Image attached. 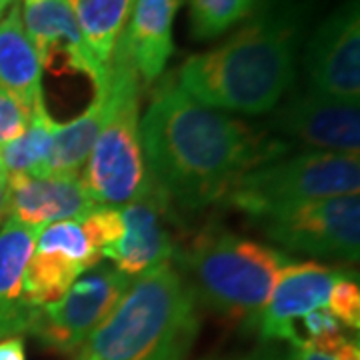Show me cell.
Here are the masks:
<instances>
[{
	"mask_svg": "<svg viewBox=\"0 0 360 360\" xmlns=\"http://www.w3.org/2000/svg\"><path fill=\"white\" fill-rule=\"evenodd\" d=\"M141 141L155 186L184 210L222 202L243 174L290 150L266 130L196 103L172 77L156 86Z\"/></svg>",
	"mask_w": 360,
	"mask_h": 360,
	"instance_id": "obj_1",
	"label": "cell"
},
{
	"mask_svg": "<svg viewBox=\"0 0 360 360\" xmlns=\"http://www.w3.org/2000/svg\"><path fill=\"white\" fill-rule=\"evenodd\" d=\"M300 39V8L288 0H266L220 46L186 58L179 86L208 108L266 115L295 82Z\"/></svg>",
	"mask_w": 360,
	"mask_h": 360,
	"instance_id": "obj_2",
	"label": "cell"
},
{
	"mask_svg": "<svg viewBox=\"0 0 360 360\" xmlns=\"http://www.w3.org/2000/svg\"><path fill=\"white\" fill-rule=\"evenodd\" d=\"M198 333L196 298L170 262L136 276L75 360H184Z\"/></svg>",
	"mask_w": 360,
	"mask_h": 360,
	"instance_id": "obj_3",
	"label": "cell"
},
{
	"mask_svg": "<svg viewBox=\"0 0 360 360\" xmlns=\"http://www.w3.org/2000/svg\"><path fill=\"white\" fill-rule=\"evenodd\" d=\"M180 276L196 302L222 316L252 322L264 309L290 257L220 226H208L174 250Z\"/></svg>",
	"mask_w": 360,
	"mask_h": 360,
	"instance_id": "obj_4",
	"label": "cell"
},
{
	"mask_svg": "<svg viewBox=\"0 0 360 360\" xmlns=\"http://www.w3.org/2000/svg\"><path fill=\"white\" fill-rule=\"evenodd\" d=\"M106 86L110 112L90 150L82 184L98 206H127L155 188L141 141L142 82L116 44Z\"/></svg>",
	"mask_w": 360,
	"mask_h": 360,
	"instance_id": "obj_5",
	"label": "cell"
},
{
	"mask_svg": "<svg viewBox=\"0 0 360 360\" xmlns=\"http://www.w3.org/2000/svg\"><path fill=\"white\" fill-rule=\"evenodd\" d=\"M359 191V155L309 150L290 158L281 156L243 174L222 202L252 219L274 206L348 196Z\"/></svg>",
	"mask_w": 360,
	"mask_h": 360,
	"instance_id": "obj_6",
	"label": "cell"
},
{
	"mask_svg": "<svg viewBox=\"0 0 360 360\" xmlns=\"http://www.w3.org/2000/svg\"><path fill=\"white\" fill-rule=\"evenodd\" d=\"M252 220L269 240L292 252L359 262V194L274 206Z\"/></svg>",
	"mask_w": 360,
	"mask_h": 360,
	"instance_id": "obj_7",
	"label": "cell"
},
{
	"mask_svg": "<svg viewBox=\"0 0 360 360\" xmlns=\"http://www.w3.org/2000/svg\"><path fill=\"white\" fill-rule=\"evenodd\" d=\"M132 278L112 266H94L63 298L40 309L30 335L60 354H75L86 336L108 316Z\"/></svg>",
	"mask_w": 360,
	"mask_h": 360,
	"instance_id": "obj_8",
	"label": "cell"
},
{
	"mask_svg": "<svg viewBox=\"0 0 360 360\" xmlns=\"http://www.w3.org/2000/svg\"><path fill=\"white\" fill-rule=\"evenodd\" d=\"M314 94L359 103L360 11L359 0H345L314 30L302 56Z\"/></svg>",
	"mask_w": 360,
	"mask_h": 360,
	"instance_id": "obj_9",
	"label": "cell"
},
{
	"mask_svg": "<svg viewBox=\"0 0 360 360\" xmlns=\"http://www.w3.org/2000/svg\"><path fill=\"white\" fill-rule=\"evenodd\" d=\"M266 132L286 142L290 148L302 144L321 153L359 155V103L338 101L314 92L298 94L272 115Z\"/></svg>",
	"mask_w": 360,
	"mask_h": 360,
	"instance_id": "obj_10",
	"label": "cell"
},
{
	"mask_svg": "<svg viewBox=\"0 0 360 360\" xmlns=\"http://www.w3.org/2000/svg\"><path fill=\"white\" fill-rule=\"evenodd\" d=\"M101 252L92 246L80 220H63L42 229L28 260L22 292L34 309H44L66 295L80 274L94 269Z\"/></svg>",
	"mask_w": 360,
	"mask_h": 360,
	"instance_id": "obj_11",
	"label": "cell"
},
{
	"mask_svg": "<svg viewBox=\"0 0 360 360\" xmlns=\"http://www.w3.org/2000/svg\"><path fill=\"white\" fill-rule=\"evenodd\" d=\"M347 272L316 260L288 262L281 270L264 309L250 324H255L262 340H288L298 347L302 336L296 333V321L312 310L326 309L333 286Z\"/></svg>",
	"mask_w": 360,
	"mask_h": 360,
	"instance_id": "obj_12",
	"label": "cell"
},
{
	"mask_svg": "<svg viewBox=\"0 0 360 360\" xmlns=\"http://www.w3.org/2000/svg\"><path fill=\"white\" fill-rule=\"evenodd\" d=\"M20 16L42 68L60 60L65 70L89 78L94 90L106 82L108 70L92 60L66 0H22Z\"/></svg>",
	"mask_w": 360,
	"mask_h": 360,
	"instance_id": "obj_13",
	"label": "cell"
},
{
	"mask_svg": "<svg viewBox=\"0 0 360 360\" xmlns=\"http://www.w3.org/2000/svg\"><path fill=\"white\" fill-rule=\"evenodd\" d=\"M168 200L153 188L139 200L120 208L122 236L103 257L115 262V269L136 278L174 257V240L165 224Z\"/></svg>",
	"mask_w": 360,
	"mask_h": 360,
	"instance_id": "obj_14",
	"label": "cell"
},
{
	"mask_svg": "<svg viewBox=\"0 0 360 360\" xmlns=\"http://www.w3.org/2000/svg\"><path fill=\"white\" fill-rule=\"evenodd\" d=\"M6 186L8 219L32 229L63 220H82L98 208L78 179L14 174L6 179Z\"/></svg>",
	"mask_w": 360,
	"mask_h": 360,
	"instance_id": "obj_15",
	"label": "cell"
},
{
	"mask_svg": "<svg viewBox=\"0 0 360 360\" xmlns=\"http://www.w3.org/2000/svg\"><path fill=\"white\" fill-rule=\"evenodd\" d=\"M40 231L14 219H6L0 226V340L30 335L39 316L40 309L25 298L22 283Z\"/></svg>",
	"mask_w": 360,
	"mask_h": 360,
	"instance_id": "obj_16",
	"label": "cell"
},
{
	"mask_svg": "<svg viewBox=\"0 0 360 360\" xmlns=\"http://www.w3.org/2000/svg\"><path fill=\"white\" fill-rule=\"evenodd\" d=\"M182 0H134L118 46L127 52L142 84L162 77L174 52L172 25Z\"/></svg>",
	"mask_w": 360,
	"mask_h": 360,
	"instance_id": "obj_17",
	"label": "cell"
},
{
	"mask_svg": "<svg viewBox=\"0 0 360 360\" xmlns=\"http://www.w3.org/2000/svg\"><path fill=\"white\" fill-rule=\"evenodd\" d=\"M0 90L20 101L32 115L44 106L42 65L26 37L18 2L0 18Z\"/></svg>",
	"mask_w": 360,
	"mask_h": 360,
	"instance_id": "obj_18",
	"label": "cell"
},
{
	"mask_svg": "<svg viewBox=\"0 0 360 360\" xmlns=\"http://www.w3.org/2000/svg\"><path fill=\"white\" fill-rule=\"evenodd\" d=\"M108 112H110V92L104 82L101 89L94 90L92 103L84 108L82 115L65 124L56 122L44 176L78 179L108 118Z\"/></svg>",
	"mask_w": 360,
	"mask_h": 360,
	"instance_id": "obj_19",
	"label": "cell"
},
{
	"mask_svg": "<svg viewBox=\"0 0 360 360\" xmlns=\"http://www.w3.org/2000/svg\"><path fill=\"white\" fill-rule=\"evenodd\" d=\"M96 65L108 70L134 0H66Z\"/></svg>",
	"mask_w": 360,
	"mask_h": 360,
	"instance_id": "obj_20",
	"label": "cell"
},
{
	"mask_svg": "<svg viewBox=\"0 0 360 360\" xmlns=\"http://www.w3.org/2000/svg\"><path fill=\"white\" fill-rule=\"evenodd\" d=\"M56 120L49 115L46 104L34 110L32 122L22 136L2 146L0 155L6 168V174H28V176H44L46 160L51 155L52 139H54Z\"/></svg>",
	"mask_w": 360,
	"mask_h": 360,
	"instance_id": "obj_21",
	"label": "cell"
},
{
	"mask_svg": "<svg viewBox=\"0 0 360 360\" xmlns=\"http://www.w3.org/2000/svg\"><path fill=\"white\" fill-rule=\"evenodd\" d=\"M260 0H191V34L212 40L252 16Z\"/></svg>",
	"mask_w": 360,
	"mask_h": 360,
	"instance_id": "obj_22",
	"label": "cell"
},
{
	"mask_svg": "<svg viewBox=\"0 0 360 360\" xmlns=\"http://www.w3.org/2000/svg\"><path fill=\"white\" fill-rule=\"evenodd\" d=\"M300 321H302L304 330H307V338H302L304 345L319 350V352L335 354L347 340H350L345 326L336 321L326 309L312 310L309 314H304Z\"/></svg>",
	"mask_w": 360,
	"mask_h": 360,
	"instance_id": "obj_23",
	"label": "cell"
},
{
	"mask_svg": "<svg viewBox=\"0 0 360 360\" xmlns=\"http://www.w3.org/2000/svg\"><path fill=\"white\" fill-rule=\"evenodd\" d=\"M328 312L348 330L360 328V286L352 272H347L333 286L328 296Z\"/></svg>",
	"mask_w": 360,
	"mask_h": 360,
	"instance_id": "obj_24",
	"label": "cell"
},
{
	"mask_svg": "<svg viewBox=\"0 0 360 360\" xmlns=\"http://www.w3.org/2000/svg\"><path fill=\"white\" fill-rule=\"evenodd\" d=\"M80 224L101 257L122 236V214L120 208L115 206H98L86 219L80 220Z\"/></svg>",
	"mask_w": 360,
	"mask_h": 360,
	"instance_id": "obj_25",
	"label": "cell"
},
{
	"mask_svg": "<svg viewBox=\"0 0 360 360\" xmlns=\"http://www.w3.org/2000/svg\"><path fill=\"white\" fill-rule=\"evenodd\" d=\"M32 122V112L20 101L0 90V146L22 136Z\"/></svg>",
	"mask_w": 360,
	"mask_h": 360,
	"instance_id": "obj_26",
	"label": "cell"
},
{
	"mask_svg": "<svg viewBox=\"0 0 360 360\" xmlns=\"http://www.w3.org/2000/svg\"><path fill=\"white\" fill-rule=\"evenodd\" d=\"M0 360H26V345L22 336H8L0 340Z\"/></svg>",
	"mask_w": 360,
	"mask_h": 360,
	"instance_id": "obj_27",
	"label": "cell"
},
{
	"mask_svg": "<svg viewBox=\"0 0 360 360\" xmlns=\"http://www.w3.org/2000/svg\"><path fill=\"white\" fill-rule=\"evenodd\" d=\"M283 360H333V354H324V352H319L314 348H310L304 345V340L295 347Z\"/></svg>",
	"mask_w": 360,
	"mask_h": 360,
	"instance_id": "obj_28",
	"label": "cell"
},
{
	"mask_svg": "<svg viewBox=\"0 0 360 360\" xmlns=\"http://www.w3.org/2000/svg\"><path fill=\"white\" fill-rule=\"evenodd\" d=\"M333 360H360V347L359 340H347L342 347L333 354Z\"/></svg>",
	"mask_w": 360,
	"mask_h": 360,
	"instance_id": "obj_29",
	"label": "cell"
},
{
	"mask_svg": "<svg viewBox=\"0 0 360 360\" xmlns=\"http://www.w3.org/2000/svg\"><path fill=\"white\" fill-rule=\"evenodd\" d=\"M8 214V186L6 182H0V222Z\"/></svg>",
	"mask_w": 360,
	"mask_h": 360,
	"instance_id": "obj_30",
	"label": "cell"
},
{
	"mask_svg": "<svg viewBox=\"0 0 360 360\" xmlns=\"http://www.w3.org/2000/svg\"><path fill=\"white\" fill-rule=\"evenodd\" d=\"M226 360H283L274 354H252V356H245V359H226Z\"/></svg>",
	"mask_w": 360,
	"mask_h": 360,
	"instance_id": "obj_31",
	"label": "cell"
},
{
	"mask_svg": "<svg viewBox=\"0 0 360 360\" xmlns=\"http://www.w3.org/2000/svg\"><path fill=\"white\" fill-rule=\"evenodd\" d=\"M13 2L14 0H0V18H2V14L11 8V4H13Z\"/></svg>",
	"mask_w": 360,
	"mask_h": 360,
	"instance_id": "obj_32",
	"label": "cell"
},
{
	"mask_svg": "<svg viewBox=\"0 0 360 360\" xmlns=\"http://www.w3.org/2000/svg\"><path fill=\"white\" fill-rule=\"evenodd\" d=\"M8 174H6V168H4V162H2V155H0V182H6Z\"/></svg>",
	"mask_w": 360,
	"mask_h": 360,
	"instance_id": "obj_33",
	"label": "cell"
}]
</instances>
